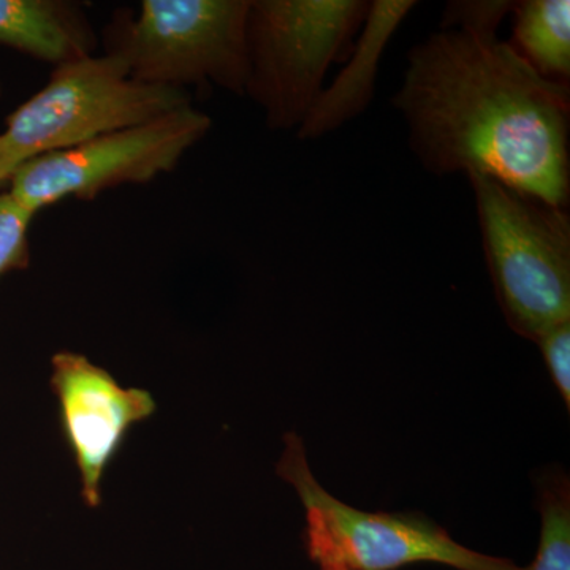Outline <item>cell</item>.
Listing matches in <instances>:
<instances>
[{
  "mask_svg": "<svg viewBox=\"0 0 570 570\" xmlns=\"http://www.w3.org/2000/svg\"><path fill=\"white\" fill-rule=\"evenodd\" d=\"M558 392L570 407V322L554 326L534 341Z\"/></svg>",
  "mask_w": 570,
  "mask_h": 570,
  "instance_id": "15",
  "label": "cell"
},
{
  "mask_svg": "<svg viewBox=\"0 0 570 570\" xmlns=\"http://www.w3.org/2000/svg\"><path fill=\"white\" fill-rule=\"evenodd\" d=\"M193 105V94L141 85L111 56L62 63L0 134V186L22 165Z\"/></svg>",
  "mask_w": 570,
  "mask_h": 570,
  "instance_id": "4",
  "label": "cell"
},
{
  "mask_svg": "<svg viewBox=\"0 0 570 570\" xmlns=\"http://www.w3.org/2000/svg\"><path fill=\"white\" fill-rule=\"evenodd\" d=\"M0 94H2V81H0Z\"/></svg>",
  "mask_w": 570,
  "mask_h": 570,
  "instance_id": "17",
  "label": "cell"
},
{
  "mask_svg": "<svg viewBox=\"0 0 570 570\" xmlns=\"http://www.w3.org/2000/svg\"><path fill=\"white\" fill-rule=\"evenodd\" d=\"M36 214L10 193L0 194V277L31 264L29 228Z\"/></svg>",
  "mask_w": 570,
  "mask_h": 570,
  "instance_id": "13",
  "label": "cell"
},
{
  "mask_svg": "<svg viewBox=\"0 0 570 570\" xmlns=\"http://www.w3.org/2000/svg\"><path fill=\"white\" fill-rule=\"evenodd\" d=\"M213 121L194 105L88 142L37 157L14 171L9 193L37 214L66 198L96 200L105 190L171 174Z\"/></svg>",
  "mask_w": 570,
  "mask_h": 570,
  "instance_id": "7",
  "label": "cell"
},
{
  "mask_svg": "<svg viewBox=\"0 0 570 570\" xmlns=\"http://www.w3.org/2000/svg\"><path fill=\"white\" fill-rule=\"evenodd\" d=\"M100 36L71 0H0V45L52 67L96 55Z\"/></svg>",
  "mask_w": 570,
  "mask_h": 570,
  "instance_id": "10",
  "label": "cell"
},
{
  "mask_svg": "<svg viewBox=\"0 0 570 570\" xmlns=\"http://www.w3.org/2000/svg\"><path fill=\"white\" fill-rule=\"evenodd\" d=\"M510 0H456L449 2L442 17L441 29L498 36L499 26L512 13Z\"/></svg>",
  "mask_w": 570,
  "mask_h": 570,
  "instance_id": "14",
  "label": "cell"
},
{
  "mask_svg": "<svg viewBox=\"0 0 570 570\" xmlns=\"http://www.w3.org/2000/svg\"><path fill=\"white\" fill-rule=\"evenodd\" d=\"M321 570H346V569H343V568H322Z\"/></svg>",
  "mask_w": 570,
  "mask_h": 570,
  "instance_id": "16",
  "label": "cell"
},
{
  "mask_svg": "<svg viewBox=\"0 0 570 570\" xmlns=\"http://www.w3.org/2000/svg\"><path fill=\"white\" fill-rule=\"evenodd\" d=\"M414 0H374L370 2L358 41L348 55L347 66L336 80L324 88L296 130L299 140L325 137L356 116L373 102L376 92L379 63L404 18L414 10Z\"/></svg>",
  "mask_w": 570,
  "mask_h": 570,
  "instance_id": "9",
  "label": "cell"
},
{
  "mask_svg": "<svg viewBox=\"0 0 570 570\" xmlns=\"http://www.w3.org/2000/svg\"><path fill=\"white\" fill-rule=\"evenodd\" d=\"M366 0H250L245 97L272 130H298L330 66L348 58Z\"/></svg>",
  "mask_w": 570,
  "mask_h": 570,
  "instance_id": "5",
  "label": "cell"
},
{
  "mask_svg": "<svg viewBox=\"0 0 570 570\" xmlns=\"http://www.w3.org/2000/svg\"><path fill=\"white\" fill-rule=\"evenodd\" d=\"M277 474L302 499L307 551L321 569L395 570L414 562H439L459 570H528L460 546L422 513L365 512L340 501L314 478L305 445L295 433L285 436Z\"/></svg>",
  "mask_w": 570,
  "mask_h": 570,
  "instance_id": "6",
  "label": "cell"
},
{
  "mask_svg": "<svg viewBox=\"0 0 570 570\" xmlns=\"http://www.w3.org/2000/svg\"><path fill=\"white\" fill-rule=\"evenodd\" d=\"M540 540L528 570H570V487L561 471L539 479Z\"/></svg>",
  "mask_w": 570,
  "mask_h": 570,
  "instance_id": "12",
  "label": "cell"
},
{
  "mask_svg": "<svg viewBox=\"0 0 570 570\" xmlns=\"http://www.w3.org/2000/svg\"><path fill=\"white\" fill-rule=\"evenodd\" d=\"M483 253L510 328L535 341L570 322V217L482 175H469Z\"/></svg>",
  "mask_w": 570,
  "mask_h": 570,
  "instance_id": "3",
  "label": "cell"
},
{
  "mask_svg": "<svg viewBox=\"0 0 570 570\" xmlns=\"http://www.w3.org/2000/svg\"><path fill=\"white\" fill-rule=\"evenodd\" d=\"M513 51L543 80H570L569 0H521L513 3Z\"/></svg>",
  "mask_w": 570,
  "mask_h": 570,
  "instance_id": "11",
  "label": "cell"
},
{
  "mask_svg": "<svg viewBox=\"0 0 570 570\" xmlns=\"http://www.w3.org/2000/svg\"><path fill=\"white\" fill-rule=\"evenodd\" d=\"M393 105L430 174L489 176L569 208V86L543 80L508 41L441 29L409 52Z\"/></svg>",
  "mask_w": 570,
  "mask_h": 570,
  "instance_id": "1",
  "label": "cell"
},
{
  "mask_svg": "<svg viewBox=\"0 0 570 570\" xmlns=\"http://www.w3.org/2000/svg\"><path fill=\"white\" fill-rule=\"evenodd\" d=\"M51 384L80 471L82 498L97 505L108 464L127 431L151 417L156 401L146 390L121 387L108 371L75 352L52 356Z\"/></svg>",
  "mask_w": 570,
  "mask_h": 570,
  "instance_id": "8",
  "label": "cell"
},
{
  "mask_svg": "<svg viewBox=\"0 0 570 570\" xmlns=\"http://www.w3.org/2000/svg\"><path fill=\"white\" fill-rule=\"evenodd\" d=\"M249 3L141 0L137 9L115 11L102 32L104 55L141 85L187 92L217 86L245 96Z\"/></svg>",
  "mask_w": 570,
  "mask_h": 570,
  "instance_id": "2",
  "label": "cell"
}]
</instances>
